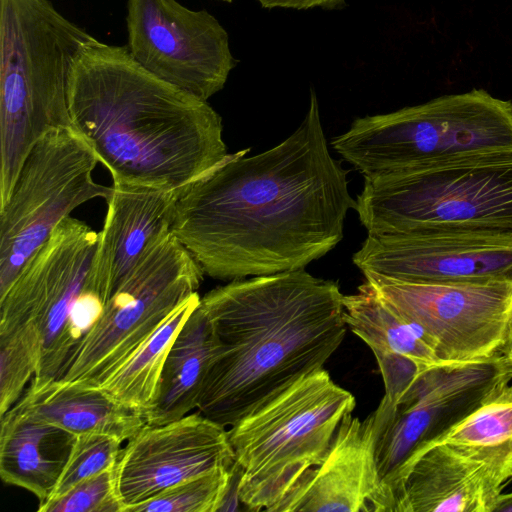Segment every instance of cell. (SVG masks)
I'll return each mask as SVG.
<instances>
[{
  "mask_svg": "<svg viewBox=\"0 0 512 512\" xmlns=\"http://www.w3.org/2000/svg\"><path fill=\"white\" fill-rule=\"evenodd\" d=\"M114 467L88 477L59 497L39 504V512H123Z\"/></svg>",
  "mask_w": 512,
  "mask_h": 512,
  "instance_id": "83f0119b",
  "label": "cell"
},
{
  "mask_svg": "<svg viewBox=\"0 0 512 512\" xmlns=\"http://www.w3.org/2000/svg\"><path fill=\"white\" fill-rule=\"evenodd\" d=\"M179 192L112 186L86 282L104 304L149 249L171 233Z\"/></svg>",
  "mask_w": 512,
  "mask_h": 512,
  "instance_id": "e0dca14e",
  "label": "cell"
},
{
  "mask_svg": "<svg viewBox=\"0 0 512 512\" xmlns=\"http://www.w3.org/2000/svg\"><path fill=\"white\" fill-rule=\"evenodd\" d=\"M204 271L172 233L153 245L103 306L57 379L98 387L200 287Z\"/></svg>",
  "mask_w": 512,
  "mask_h": 512,
  "instance_id": "ba28073f",
  "label": "cell"
},
{
  "mask_svg": "<svg viewBox=\"0 0 512 512\" xmlns=\"http://www.w3.org/2000/svg\"><path fill=\"white\" fill-rule=\"evenodd\" d=\"M195 293L176 308L158 329L98 387L116 400L140 410L153 406L169 349L183 324L197 307Z\"/></svg>",
  "mask_w": 512,
  "mask_h": 512,
  "instance_id": "603a6c76",
  "label": "cell"
},
{
  "mask_svg": "<svg viewBox=\"0 0 512 512\" xmlns=\"http://www.w3.org/2000/svg\"><path fill=\"white\" fill-rule=\"evenodd\" d=\"M380 296L416 323L443 363L504 353L512 281L415 283L363 273Z\"/></svg>",
  "mask_w": 512,
  "mask_h": 512,
  "instance_id": "7c38bea8",
  "label": "cell"
},
{
  "mask_svg": "<svg viewBox=\"0 0 512 512\" xmlns=\"http://www.w3.org/2000/svg\"><path fill=\"white\" fill-rule=\"evenodd\" d=\"M222 1H224V2H229V3H230V2H232V0H222Z\"/></svg>",
  "mask_w": 512,
  "mask_h": 512,
  "instance_id": "4dcf8cb0",
  "label": "cell"
},
{
  "mask_svg": "<svg viewBox=\"0 0 512 512\" xmlns=\"http://www.w3.org/2000/svg\"><path fill=\"white\" fill-rule=\"evenodd\" d=\"M355 210L371 235L512 239V157L364 177Z\"/></svg>",
  "mask_w": 512,
  "mask_h": 512,
  "instance_id": "52a82bcc",
  "label": "cell"
},
{
  "mask_svg": "<svg viewBox=\"0 0 512 512\" xmlns=\"http://www.w3.org/2000/svg\"><path fill=\"white\" fill-rule=\"evenodd\" d=\"M493 512H512V492L500 494L495 503Z\"/></svg>",
  "mask_w": 512,
  "mask_h": 512,
  "instance_id": "f1b7e54d",
  "label": "cell"
},
{
  "mask_svg": "<svg viewBox=\"0 0 512 512\" xmlns=\"http://www.w3.org/2000/svg\"><path fill=\"white\" fill-rule=\"evenodd\" d=\"M40 354V337L34 324H21L0 333V416L14 406L35 376Z\"/></svg>",
  "mask_w": 512,
  "mask_h": 512,
  "instance_id": "484cf974",
  "label": "cell"
},
{
  "mask_svg": "<svg viewBox=\"0 0 512 512\" xmlns=\"http://www.w3.org/2000/svg\"><path fill=\"white\" fill-rule=\"evenodd\" d=\"M99 232L68 216L0 297V333L32 323L41 354L36 376L58 378L79 341L74 311L86 288Z\"/></svg>",
  "mask_w": 512,
  "mask_h": 512,
  "instance_id": "8fae6325",
  "label": "cell"
},
{
  "mask_svg": "<svg viewBox=\"0 0 512 512\" xmlns=\"http://www.w3.org/2000/svg\"><path fill=\"white\" fill-rule=\"evenodd\" d=\"M362 273L415 283L512 281V239L466 234H368Z\"/></svg>",
  "mask_w": 512,
  "mask_h": 512,
  "instance_id": "9a60e30c",
  "label": "cell"
},
{
  "mask_svg": "<svg viewBox=\"0 0 512 512\" xmlns=\"http://www.w3.org/2000/svg\"><path fill=\"white\" fill-rule=\"evenodd\" d=\"M15 408L73 435L101 433L122 442L146 424L143 412L99 387L34 376Z\"/></svg>",
  "mask_w": 512,
  "mask_h": 512,
  "instance_id": "ffe728a7",
  "label": "cell"
},
{
  "mask_svg": "<svg viewBox=\"0 0 512 512\" xmlns=\"http://www.w3.org/2000/svg\"><path fill=\"white\" fill-rule=\"evenodd\" d=\"M97 163L72 127L54 128L32 147L0 208V297L74 209L94 198L108 199L112 186L92 176Z\"/></svg>",
  "mask_w": 512,
  "mask_h": 512,
  "instance_id": "30bf717a",
  "label": "cell"
},
{
  "mask_svg": "<svg viewBox=\"0 0 512 512\" xmlns=\"http://www.w3.org/2000/svg\"><path fill=\"white\" fill-rule=\"evenodd\" d=\"M355 397L323 368L286 386L228 429L237 480L248 510L275 512L300 479L319 465Z\"/></svg>",
  "mask_w": 512,
  "mask_h": 512,
  "instance_id": "8992f818",
  "label": "cell"
},
{
  "mask_svg": "<svg viewBox=\"0 0 512 512\" xmlns=\"http://www.w3.org/2000/svg\"><path fill=\"white\" fill-rule=\"evenodd\" d=\"M504 484L466 450L438 443L411 467L395 512H493Z\"/></svg>",
  "mask_w": 512,
  "mask_h": 512,
  "instance_id": "d6986e66",
  "label": "cell"
},
{
  "mask_svg": "<svg viewBox=\"0 0 512 512\" xmlns=\"http://www.w3.org/2000/svg\"><path fill=\"white\" fill-rule=\"evenodd\" d=\"M94 39L50 0H0V208L35 143L72 127L69 79Z\"/></svg>",
  "mask_w": 512,
  "mask_h": 512,
  "instance_id": "277c9868",
  "label": "cell"
},
{
  "mask_svg": "<svg viewBox=\"0 0 512 512\" xmlns=\"http://www.w3.org/2000/svg\"><path fill=\"white\" fill-rule=\"evenodd\" d=\"M217 348L213 327L199 302L169 349L156 401L144 413L147 424H165L197 408Z\"/></svg>",
  "mask_w": 512,
  "mask_h": 512,
  "instance_id": "7402d4cb",
  "label": "cell"
},
{
  "mask_svg": "<svg viewBox=\"0 0 512 512\" xmlns=\"http://www.w3.org/2000/svg\"><path fill=\"white\" fill-rule=\"evenodd\" d=\"M126 28V46L140 66L204 101L237 65L220 22L177 0H127Z\"/></svg>",
  "mask_w": 512,
  "mask_h": 512,
  "instance_id": "4fadbf2b",
  "label": "cell"
},
{
  "mask_svg": "<svg viewBox=\"0 0 512 512\" xmlns=\"http://www.w3.org/2000/svg\"><path fill=\"white\" fill-rule=\"evenodd\" d=\"M339 284L304 268L233 280L200 298L218 348L198 410L227 427L324 367L347 325Z\"/></svg>",
  "mask_w": 512,
  "mask_h": 512,
  "instance_id": "3957f363",
  "label": "cell"
},
{
  "mask_svg": "<svg viewBox=\"0 0 512 512\" xmlns=\"http://www.w3.org/2000/svg\"><path fill=\"white\" fill-rule=\"evenodd\" d=\"M439 443L466 450L505 483L512 479V381L490 395Z\"/></svg>",
  "mask_w": 512,
  "mask_h": 512,
  "instance_id": "cb8c5ba5",
  "label": "cell"
},
{
  "mask_svg": "<svg viewBox=\"0 0 512 512\" xmlns=\"http://www.w3.org/2000/svg\"><path fill=\"white\" fill-rule=\"evenodd\" d=\"M235 465L228 430L201 413L145 424L121 449L114 467L123 512L184 481Z\"/></svg>",
  "mask_w": 512,
  "mask_h": 512,
  "instance_id": "5bb4252c",
  "label": "cell"
},
{
  "mask_svg": "<svg viewBox=\"0 0 512 512\" xmlns=\"http://www.w3.org/2000/svg\"><path fill=\"white\" fill-rule=\"evenodd\" d=\"M511 381L512 362L502 353L485 360L430 367L395 403L380 401L373 411L378 425L376 457L395 509L416 460Z\"/></svg>",
  "mask_w": 512,
  "mask_h": 512,
  "instance_id": "9c48e42d",
  "label": "cell"
},
{
  "mask_svg": "<svg viewBox=\"0 0 512 512\" xmlns=\"http://www.w3.org/2000/svg\"><path fill=\"white\" fill-rule=\"evenodd\" d=\"M236 466L184 481L126 512H216L224 510L234 485Z\"/></svg>",
  "mask_w": 512,
  "mask_h": 512,
  "instance_id": "d4e9b609",
  "label": "cell"
},
{
  "mask_svg": "<svg viewBox=\"0 0 512 512\" xmlns=\"http://www.w3.org/2000/svg\"><path fill=\"white\" fill-rule=\"evenodd\" d=\"M504 353L509 357V359L512 362V317L510 319L509 328H508V335H507V341Z\"/></svg>",
  "mask_w": 512,
  "mask_h": 512,
  "instance_id": "f546056e",
  "label": "cell"
},
{
  "mask_svg": "<svg viewBox=\"0 0 512 512\" xmlns=\"http://www.w3.org/2000/svg\"><path fill=\"white\" fill-rule=\"evenodd\" d=\"M228 154L180 189L171 233L218 280L304 268L333 249L356 200L332 157L316 93L299 127L278 145Z\"/></svg>",
  "mask_w": 512,
  "mask_h": 512,
  "instance_id": "6da1fadb",
  "label": "cell"
},
{
  "mask_svg": "<svg viewBox=\"0 0 512 512\" xmlns=\"http://www.w3.org/2000/svg\"><path fill=\"white\" fill-rule=\"evenodd\" d=\"M0 476L39 501L52 494L75 435L15 407L0 416Z\"/></svg>",
  "mask_w": 512,
  "mask_h": 512,
  "instance_id": "44dd1931",
  "label": "cell"
},
{
  "mask_svg": "<svg viewBox=\"0 0 512 512\" xmlns=\"http://www.w3.org/2000/svg\"><path fill=\"white\" fill-rule=\"evenodd\" d=\"M121 444V440L107 434L75 435L61 476L47 500L59 497L80 481L115 466Z\"/></svg>",
  "mask_w": 512,
  "mask_h": 512,
  "instance_id": "4316f807",
  "label": "cell"
},
{
  "mask_svg": "<svg viewBox=\"0 0 512 512\" xmlns=\"http://www.w3.org/2000/svg\"><path fill=\"white\" fill-rule=\"evenodd\" d=\"M68 108L115 187L181 189L229 154L209 103L145 70L127 46L95 38L82 49Z\"/></svg>",
  "mask_w": 512,
  "mask_h": 512,
  "instance_id": "7a4b0ae2",
  "label": "cell"
},
{
  "mask_svg": "<svg viewBox=\"0 0 512 512\" xmlns=\"http://www.w3.org/2000/svg\"><path fill=\"white\" fill-rule=\"evenodd\" d=\"M333 149L364 177L512 157V101L484 89L356 118Z\"/></svg>",
  "mask_w": 512,
  "mask_h": 512,
  "instance_id": "5b68a950",
  "label": "cell"
},
{
  "mask_svg": "<svg viewBox=\"0 0 512 512\" xmlns=\"http://www.w3.org/2000/svg\"><path fill=\"white\" fill-rule=\"evenodd\" d=\"M344 321L373 352L384 383L382 402L395 403L426 369L443 364L429 338L365 281L344 295Z\"/></svg>",
  "mask_w": 512,
  "mask_h": 512,
  "instance_id": "ac0fdd59",
  "label": "cell"
},
{
  "mask_svg": "<svg viewBox=\"0 0 512 512\" xmlns=\"http://www.w3.org/2000/svg\"><path fill=\"white\" fill-rule=\"evenodd\" d=\"M347 414L319 465L308 471L275 512H394L378 469V425Z\"/></svg>",
  "mask_w": 512,
  "mask_h": 512,
  "instance_id": "2e32d148",
  "label": "cell"
}]
</instances>
